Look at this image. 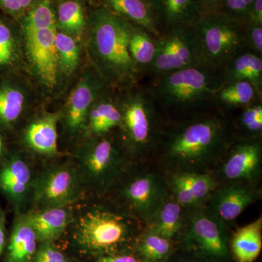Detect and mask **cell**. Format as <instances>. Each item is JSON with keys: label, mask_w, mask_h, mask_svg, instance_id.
Returning a JSON list of instances; mask_svg holds the SVG:
<instances>
[{"label": "cell", "mask_w": 262, "mask_h": 262, "mask_svg": "<svg viewBox=\"0 0 262 262\" xmlns=\"http://www.w3.org/2000/svg\"><path fill=\"white\" fill-rule=\"evenodd\" d=\"M34 0H0V8L13 15L20 14L32 7Z\"/></svg>", "instance_id": "f35d334b"}, {"label": "cell", "mask_w": 262, "mask_h": 262, "mask_svg": "<svg viewBox=\"0 0 262 262\" xmlns=\"http://www.w3.org/2000/svg\"><path fill=\"white\" fill-rule=\"evenodd\" d=\"M223 74L225 83L248 81L262 93V56L248 47L227 62Z\"/></svg>", "instance_id": "ffe728a7"}, {"label": "cell", "mask_w": 262, "mask_h": 262, "mask_svg": "<svg viewBox=\"0 0 262 262\" xmlns=\"http://www.w3.org/2000/svg\"><path fill=\"white\" fill-rule=\"evenodd\" d=\"M230 115L216 107L165 120L155 156L170 173H210L235 137Z\"/></svg>", "instance_id": "6da1fadb"}, {"label": "cell", "mask_w": 262, "mask_h": 262, "mask_svg": "<svg viewBox=\"0 0 262 262\" xmlns=\"http://www.w3.org/2000/svg\"><path fill=\"white\" fill-rule=\"evenodd\" d=\"M232 119L236 135L245 138L262 136V98L238 110Z\"/></svg>", "instance_id": "f546056e"}, {"label": "cell", "mask_w": 262, "mask_h": 262, "mask_svg": "<svg viewBox=\"0 0 262 262\" xmlns=\"http://www.w3.org/2000/svg\"><path fill=\"white\" fill-rule=\"evenodd\" d=\"M136 248L141 261L163 262L171 254L173 244L171 239L146 229L138 239Z\"/></svg>", "instance_id": "f1b7e54d"}, {"label": "cell", "mask_w": 262, "mask_h": 262, "mask_svg": "<svg viewBox=\"0 0 262 262\" xmlns=\"http://www.w3.org/2000/svg\"><path fill=\"white\" fill-rule=\"evenodd\" d=\"M55 45L61 67L67 73H72L79 62V50L75 41L66 33L56 32Z\"/></svg>", "instance_id": "836d02e7"}, {"label": "cell", "mask_w": 262, "mask_h": 262, "mask_svg": "<svg viewBox=\"0 0 262 262\" xmlns=\"http://www.w3.org/2000/svg\"><path fill=\"white\" fill-rule=\"evenodd\" d=\"M107 88L99 75L88 76L76 86L67 108V124L71 132H78L83 127L93 104Z\"/></svg>", "instance_id": "9a60e30c"}, {"label": "cell", "mask_w": 262, "mask_h": 262, "mask_svg": "<svg viewBox=\"0 0 262 262\" xmlns=\"http://www.w3.org/2000/svg\"><path fill=\"white\" fill-rule=\"evenodd\" d=\"M244 24L248 47L262 56V25Z\"/></svg>", "instance_id": "74e56055"}, {"label": "cell", "mask_w": 262, "mask_h": 262, "mask_svg": "<svg viewBox=\"0 0 262 262\" xmlns=\"http://www.w3.org/2000/svg\"><path fill=\"white\" fill-rule=\"evenodd\" d=\"M33 181L29 163L19 157L12 158L0 169V189L16 206L32 192Z\"/></svg>", "instance_id": "e0dca14e"}, {"label": "cell", "mask_w": 262, "mask_h": 262, "mask_svg": "<svg viewBox=\"0 0 262 262\" xmlns=\"http://www.w3.org/2000/svg\"><path fill=\"white\" fill-rule=\"evenodd\" d=\"M2 146H3V143H2L1 139H0V153H1Z\"/></svg>", "instance_id": "ee69618b"}, {"label": "cell", "mask_w": 262, "mask_h": 262, "mask_svg": "<svg viewBox=\"0 0 262 262\" xmlns=\"http://www.w3.org/2000/svg\"><path fill=\"white\" fill-rule=\"evenodd\" d=\"M201 63V52L193 26L171 29L158 37L154 61L143 80Z\"/></svg>", "instance_id": "9c48e42d"}, {"label": "cell", "mask_w": 262, "mask_h": 262, "mask_svg": "<svg viewBox=\"0 0 262 262\" xmlns=\"http://www.w3.org/2000/svg\"><path fill=\"white\" fill-rule=\"evenodd\" d=\"M84 179L78 167H49L33 181L32 196L37 209L68 207L80 198Z\"/></svg>", "instance_id": "30bf717a"}, {"label": "cell", "mask_w": 262, "mask_h": 262, "mask_svg": "<svg viewBox=\"0 0 262 262\" xmlns=\"http://www.w3.org/2000/svg\"><path fill=\"white\" fill-rule=\"evenodd\" d=\"M158 38L144 27L129 23L128 51L141 82L154 61Z\"/></svg>", "instance_id": "d6986e66"}, {"label": "cell", "mask_w": 262, "mask_h": 262, "mask_svg": "<svg viewBox=\"0 0 262 262\" xmlns=\"http://www.w3.org/2000/svg\"><path fill=\"white\" fill-rule=\"evenodd\" d=\"M107 89L95 101L89 112L90 129L96 136L108 135L121 120L116 98L107 94Z\"/></svg>", "instance_id": "484cf974"}, {"label": "cell", "mask_w": 262, "mask_h": 262, "mask_svg": "<svg viewBox=\"0 0 262 262\" xmlns=\"http://www.w3.org/2000/svg\"><path fill=\"white\" fill-rule=\"evenodd\" d=\"M203 13L220 11L221 0H198Z\"/></svg>", "instance_id": "b9f144b4"}, {"label": "cell", "mask_w": 262, "mask_h": 262, "mask_svg": "<svg viewBox=\"0 0 262 262\" xmlns=\"http://www.w3.org/2000/svg\"><path fill=\"white\" fill-rule=\"evenodd\" d=\"M219 174L225 183L255 184L261 175L262 136H235L220 161Z\"/></svg>", "instance_id": "7c38bea8"}, {"label": "cell", "mask_w": 262, "mask_h": 262, "mask_svg": "<svg viewBox=\"0 0 262 262\" xmlns=\"http://www.w3.org/2000/svg\"><path fill=\"white\" fill-rule=\"evenodd\" d=\"M138 222L141 221L130 213L111 207L95 206L77 222L76 241L92 254H114L130 241Z\"/></svg>", "instance_id": "5b68a950"}, {"label": "cell", "mask_w": 262, "mask_h": 262, "mask_svg": "<svg viewBox=\"0 0 262 262\" xmlns=\"http://www.w3.org/2000/svg\"><path fill=\"white\" fill-rule=\"evenodd\" d=\"M262 93L248 81L225 83L216 93L214 104L227 115L230 112L238 111L258 99H261Z\"/></svg>", "instance_id": "603a6c76"}, {"label": "cell", "mask_w": 262, "mask_h": 262, "mask_svg": "<svg viewBox=\"0 0 262 262\" xmlns=\"http://www.w3.org/2000/svg\"><path fill=\"white\" fill-rule=\"evenodd\" d=\"M56 22L67 34L80 35L85 27L83 8L78 0H64L57 9Z\"/></svg>", "instance_id": "4dcf8cb0"}, {"label": "cell", "mask_w": 262, "mask_h": 262, "mask_svg": "<svg viewBox=\"0 0 262 262\" xmlns=\"http://www.w3.org/2000/svg\"><path fill=\"white\" fill-rule=\"evenodd\" d=\"M56 17L51 0H39L34 3L24 19L26 34L56 27Z\"/></svg>", "instance_id": "1f68e13d"}, {"label": "cell", "mask_w": 262, "mask_h": 262, "mask_svg": "<svg viewBox=\"0 0 262 262\" xmlns=\"http://www.w3.org/2000/svg\"><path fill=\"white\" fill-rule=\"evenodd\" d=\"M96 262H142L140 258L127 253H114L106 255Z\"/></svg>", "instance_id": "60d3db41"}, {"label": "cell", "mask_w": 262, "mask_h": 262, "mask_svg": "<svg viewBox=\"0 0 262 262\" xmlns=\"http://www.w3.org/2000/svg\"><path fill=\"white\" fill-rule=\"evenodd\" d=\"M121 91L115 97L121 113L119 141L129 158H149L158 147L165 117L144 82Z\"/></svg>", "instance_id": "277c9868"}, {"label": "cell", "mask_w": 262, "mask_h": 262, "mask_svg": "<svg viewBox=\"0 0 262 262\" xmlns=\"http://www.w3.org/2000/svg\"><path fill=\"white\" fill-rule=\"evenodd\" d=\"M169 194L166 179L147 170L127 179L122 185L120 198L129 213L146 225Z\"/></svg>", "instance_id": "8fae6325"}, {"label": "cell", "mask_w": 262, "mask_h": 262, "mask_svg": "<svg viewBox=\"0 0 262 262\" xmlns=\"http://www.w3.org/2000/svg\"><path fill=\"white\" fill-rule=\"evenodd\" d=\"M37 236L25 215L15 220L5 262H31L37 251Z\"/></svg>", "instance_id": "cb8c5ba5"}, {"label": "cell", "mask_w": 262, "mask_h": 262, "mask_svg": "<svg viewBox=\"0 0 262 262\" xmlns=\"http://www.w3.org/2000/svg\"><path fill=\"white\" fill-rule=\"evenodd\" d=\"M161 33L192 25L203 11L198 0H149Z\"/></svg>", "instance_id": "2e32d148"}, {"label": "cell", "mask_w": 262, "mask_h": 262, "mask_svg": "<svg viewBox=\"0 0 262 262\" xmlns=\"http://www.w3.org/2000/svg\"><path fill=\"white\" fill-rule=\"evenodd\" d=\"M34 262H69L53 242H43L36 251Z\"/></svg>", "instance_id": "d590c367"}, {"label": "cell", "mask_w": 262, "mask_h": 262, "mask_svg": "<svg viewBox=\"0 0 262 262\" xmlns=\"http://www.w3.org/2000/svg\"><path fill=\"white\" fill-rule=\"evenodd\" d=\"M37 241L54 242L59 238L72 222L68 207L37 209L26 214Z\"/></svg>", "instance_id": "ac0fdd59"}, {"label": "cell", "mask_w": 262, "mask_h": 262, "mask_svg": "<svg viewBox=\"0 0 262 262\" xmlns=\"http://www.w3.org/2000/svg\"><path fill=\"white\" fill-rule=\"evenodd\" d=\"M143 1L146 2V3H148V1H149V0H143Z\"/></svg>", "instance_id": "bcb514c9"}, {"label": "cell", "mask_w": 262, "mask_h": 262, "mask_svg": "<svg viewBox=\"0 0 262 262\" xmlns=\"http://www.w3.org/2000/svg\"><path fill=\"white\" fill-rule=\"evenodd\" d=\"M25 96L21 91L13 88L0 89V122L13 123L23 112Z\"/></svg>", "instance_id": "d6a6232c"}, {"label": "cell", "mask_w": 262, "mask_h": 262, "mask_svg": "<svg viewBox=\"0 0 262 262\" xmlns=\"http://www.w3.org/2000/svg\"><path fill=\"white\" fill-rule=\"evenodd\" d=\"M202 62L223 70L227 62L248 47L244 24L220 11L203 13L194 24Z\"/></svg>", "instance_id": "8992f818"}, {"label": "cell", "mask_w": 262, "mask_h": 262, "mask_svg": "<svg viewBox=\"0 0 262 262\" xmlns=\"http://www.w3.org/2000/svg\"><path fill=\"white\" fill-rule=\"evenodd\" d=\"M102 6L107 8L129 23L144 27L159 37L161 34L158 20L149 4L143 0H101Z\"/></svg>", "instance_id": "7402d4cb"}, {"label": "cell", "mask_w": 262, "mask_h": 262, "mask_svg": "<svg viewBox=\"0 0 262 262\" xmlns=\"http://www.w3.org/2000/svg\"><path fill=\"white\" fill-rule=\"evenodd\" d=\"M56 27L26 34L31 61L43 83L53 88L57 83L58 61L55 37Z\"/></svg>", "instance_id": "5bb4252c"}, {"label": "cell", "mask_w": 262, "mask_h": 262, "mask_svg": "<svg viewBox=\"0 0 262 262\" xmlns=\"http://www.w3.org/2000/svg\"><path fill=\"white\" fill-rule=\"evenodd\" d=\"M13 54V40L9 27L0 20V65L11 61Z\"/></svg>", "instance_id": "8d00e7d4"}, {"label": "cell", "mask_w": 262, "mask_h": 262, "mask_svg": "<svg viewBox=\"0 0 262 262\" xmlns=\"http://www.w3.org/2000/svg\"><path fill=\"white\" fill-rule=\"evenodd\" d=\"M185 209L170 193L146 225V229L172 241L180 235L184 229L187 215Z\"/></svg>", "instance_id": "44dd1931"}, {"label": "cell", "mask_w": 262, "mask_h": 262, "mask_svg": "<svg viewBox=\"0 0 262 262\" xmlns=\"http://www.w3.org/2000/svg\"><path fill=\"white\" fill-rule=\"evenodd\" d=\"M56 115H48L32 122L26 131L25 139L31 149L39 154L58 152Z\"/></svg>", "instance_id": "4316f807"}, {"label": "cell", "mask_w": 262, "mask_h": 262, "mask_svg": "<svg viewBox=\"0 0 262 262\" xmlns=\"http://www.w3.org/2000/svg\"><path fill=\"white\" fill-rule=\"evenodd\" d=\"M255 184L243 182L225 183L212 193L205 208L226 226L230 225L243 212L261 198Z\"/></svg>", "instance_id": "4fadbf2b"}, {"label": "cell", "mask_w": 262, "mask_h": 262, "mask_svg": "<svg viewBox=\"0 0 262 262\" xmlns=\"http://www.w3.org/2000/svg\"><path fill=\"white\" fill-rule=\"evenodd\" d=\"M190 210L180 234L185 247L208 261L228 262L230 254L227 226L205 207Z\"/></svg>", "instance_id": "ba28073f"}, {"label": "cell", "mask_w": 262, "mask_h": 262, "mask_svg": "<svg viewBox=\"0 0 262 262\" xmlns=\"http://www.w3.org/2000/svg\"><path fill=\"white\" fill-rule=\"evenodd\" d=\"M261 248V216L237 229L231 241V251L237 262H254Z\"/></svg>", "instance_id": "d4e9b609"}, {"label": "cell", "mask_w": 262, "mask_h": 262, "mask_svg": "<svg viewBox=\"0 0 262 262\" xmlns=\"http://www.w3.org/2000/svg\"><path fill=\"white\" fill-rule=\"evenodd\" d=\"M143 81L165 120L215 107V95L225 83L223 70L204 63Z\"/></svg>", "instance_id": "7a4b0ae2"}, {"label": "cell", "mask_w": 262, "mask_h": 262, "mask_svg": "<svg viewBox=\"0 0 262 262\" xmlns=\"http://www.w3.org/2000/svg\"><path fill=\"white\" fill-rule=\"evenodd\" d=\"M182 262H201V261H192V260H189V261H182Z\"/></svg>", "instance_id": "f6af8a7d"}, {"label": "cell", "mask_w": 262, "mask_h": 262, "mask_svg": "<svg viewBox=\"0 0 262 262\" xmlns=\"http://www.w3.org/2000/svg\"><path fill=\"white\" fill-rule=\"evenodd\" d=\"M5 246V219L3 215H0V255L3 252Z\"/></svg>", "instance_id": "7bdbcfd3"}, {"label": "cell", "mask_w": 262, "mask_h": 262, "mask_svg": "<svg viewBox=\"0 0 262 262\" xmlns=\"http://www.w3.org/2000/svg\"><path fill=\"white\" fill-rule=\"evenodd\" d=\"M91 27L93 59L106 85L121 90L141 82L128 51L129 22L101 6L93 11Z\"/></svg>", "instance_id": "3957f363"}, {"label": "cell", "mask_w": 262, "mask_h": 262, "mask_svg": "<svg viewBox=\"0 0 262 262\" xmlns=\"http://www.w3.org/2000/svg\"><path fill=\"white\" fill-rule=\"evenodd\" d=\"M168 178L180 184L193 196L201 207H205L212 193L220 185L211 173L173 172Z\"/></svg>", "instance_id": "83f0119b"}, {"label": "cell", "mask_w": 262, "mask_h": 262, "mask_svg": "<svg viewBox=\"0 0 262 262\" xmlns=\"http://www.w3.org/2000/svg\"><path fill=\"white\" fill-rule=\"evenodd\" d=\"M79 155V170L84 182L98 190H106L121 179L127 155L118 138L97 136Z\"/></svg>", "instance_id": "52a82bcc"}, {"label": "cell", "mask_w": 262, "mask_h": 262, "mask_svg": "<svg viewBox=\"0 0 262 262\" xmlns=\"http://www.w3.org/2000/svg\"><path fill=\"white\" fill-rule=\"evenodd\" d=\"M253 1L254 0H221L220 11L244 24Z\"/></svg>", "instance_id": "e575fe53"}, {"label": "cell", "mask_w": 262, "mask_h": 262, "mask_svg": "<svg viewBox=\"0 0 262 262\" xmlns=\"http://www.w3.org/2000/svg\"><path fill=\"white\" fill-rule=\"evenodd\" d=\"M244 24L262 25V0L253 1Z\"/></svg>", "instance_id": "ab89813d"}]
</instances>
